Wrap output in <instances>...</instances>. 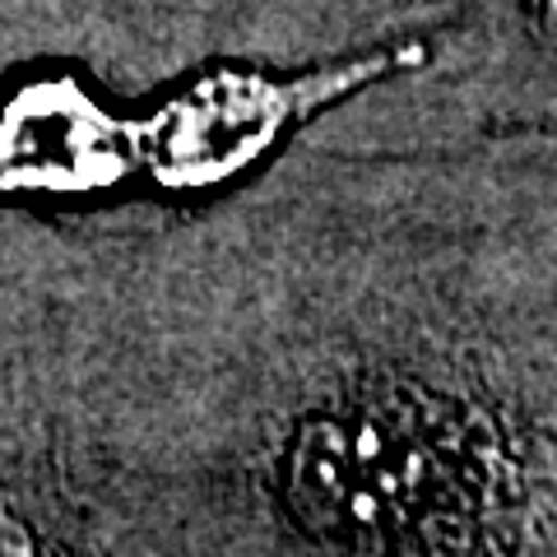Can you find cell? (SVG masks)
<instances>
[{
	"mask_svg": "<svg viewBox=\"0 0 557 557\" xmlns=\"http://www.w3.org/2000/svg\"><path fill=\"white\" fill-rule=\"evenodd\" d=\"M42 242L126 557H557V126L409 75L214 205Z\"/></svg>",
	"mask_w": 557,
	"mask_h": 557,
	"instance_id": "obj_1",
	"label": "cell"
},
{
	"mask_svg": "<svg viewBox=\"0 0 557 557\" xmlns=\"http://www.w3.org/2000/svg\"><path fill=\"white\" fill-rule=\"evenodd\" d=\"M442 38L386 42L330 61H205L131 98L139 196L153 209L214 205L284 159L307 131L381 84L423 75Z\"/></svg>",
	"mask_w": 557,
	"mask_h": 557,
	"instance_id": "obj_2",
	"label": "cell"
},
{
	"mask_svg": "<svg viewBox=\"0 0 557 557\" xmlns=\"http://www.w3.org/2000/svg\"><path fill=\"white\" fill-rule=\"evenodd\" d=\"M0 557H126L70 413L38 214H0Z\"/></svg>",
	"mask_w": 557,
	"mask_h": 557,
	"instance_id": "obj_3",
	"label": "cell"
},
{
	"mask_svg": "<svg viewBox=\"0 0 557 557\" xmlns=\"http://www.w3.org/2000/svg\"><path fill=\"white\" fill-rule=\"evenodd\" d=\"M131 98L84 61H28L0 84V214L135 205Z\"/></svg>",
	"mask_w": 557,
	"mask_h": 557,
	"instance_id": "obj_4",
	"label": "cell"
},
{
	"mask_svg": "<svg viewBox=\"0 0 557 557\" xmlns=\"http://www.w3.org/2000/svg\"><path fill=\"white\" fill-rule=\"evenodd\" d=\"M70 57L57 0H0V84L28 61Z\"/></svg>",
	"mask_w": 557,
	"mask_h": 557,
	"instance_id": "obj_5",
	"label": "cell"
}]
</instances>
